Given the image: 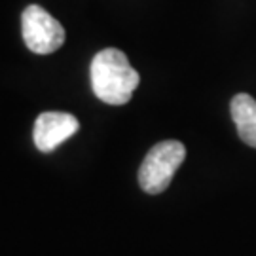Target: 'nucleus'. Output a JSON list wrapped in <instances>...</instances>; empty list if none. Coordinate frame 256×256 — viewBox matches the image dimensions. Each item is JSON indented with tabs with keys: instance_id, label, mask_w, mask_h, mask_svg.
Instances as JSON below:
<instances>
[{
	"instance_id": "5",
	"label": "nucleus",
	"mask_w": 256,
	"mask_h": 256,
	"mask_svg": "<svg viewBox=\"0 0 256 256\" xmlns=\"http://www.w3.org/2000/svg\"><path fill=\"white\" fill-rule=\"evenodd\" d=\"M230 112L239 138L250 148H256V101L247 93H238L232 99Z\"/></svg>"
},
{
	"instance_id": "1",
	"label": "nucleus",
	"mask_w": 256,
	"mask_h": 256,
	"mask_svg": "<svg viewBox=\"0 0 256 256\" xmlns=\"http://www.w3.org/2000/svg\"><path fill=\"white\" fill-rule=\"evenodd\" d=\"M90 78L95 97L114 106L131 101L140 80L138 72L129 64L126 54L116 48H106L93 57Z\"/></svg>"
},
{
	"instance_id": "2",
	"label": "nucleus",
	"mask_w": 256,
	"mask_h": 256,
	"mask_svg": "<svg viewBox=\"0 0 256 256\" xmlns=\"http://www.w3.org/2000/svg\"><path fill=\"white\" fill-rule=\"evenodd\" d=\"M186 158V148L178 140H164L148 150L138 169V184L150 196L162 194L171 184L174 173Z\"/></svg>"
},
{
	"instance_id": "3",
	"label": "nucleus",
	"mask_w": 256,
	"mask_h": 256,
	"mask_svg": "<svg viewBox=\"0 0 256 256\" xmlns=\"http://www.w3.org/2000/svg\"><path fill=\"white\" fill-rule=\"evenodd\" d=\"M21 28H23V40L32 54H54L64 42L63 25L36 4H30L23 10Z\"/></svg>"
},
{
	"instance_id": "4",
	"label": "nucleus",
	"mask_w": 256,
	"mask_h": 256,
	"mask_svg": "<svg viewBox=\"0 0 256 256\" xmlns=\"http://www.w3.org/2000/svg\"><path fill=\"white\" fill-rule=\"evenodd\" d=\"M80 124L66 112H44L34 122V144L40 152H54L78 131Z\"/></svg>"
}]
</instances>
